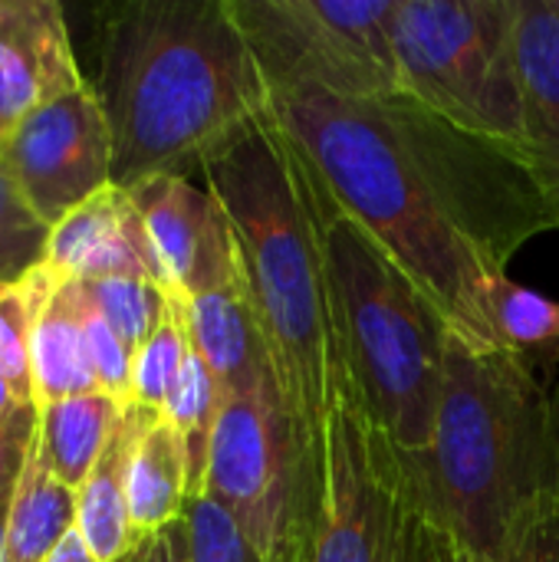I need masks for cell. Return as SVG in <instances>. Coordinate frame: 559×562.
Instances as JSON below:
<instances>
[{"label": "cell", "instance_id": "11", "mask_svg": "<svg viewBox=\"0 0 559 562\" xmlns=\"http://www.w3.org/2000/svg\"><path fill=\"white\" fill-rule=\"evenodd\" d=\"M148 227L168 290L198 296L241 280V257L221 201L181 175H158L128 191Z\"/></svg>", "mask_w": 559, "mask_h": 562}, {"label": "cell", "instance_id": "4", "mask_svg": "<svg viewBox=\"0 0 559 562\" xmlns=\"http://www.w3.org/2000/svg\"><path fill=\"white\" fill-rule=\"evenodd\" d=\"M201 175L231 221L244 293L283 402L323 441L343 369L306 168L273 119L208 161Z\"/></svg>", "mask_w": 559, "mask_h": 562}, {"label": "cell", "instance_id": "8", "mask_svg": "<svg viewBox=\"0 0 559 562\" xmlns=\"http://www.w3.org/2000/svg\"><path fill=\"white\" fill-rule=\"evenodd\" d=\"M227 3L270 92L323 89L343 99H385L399 92L395 0Z\"/></svg>", "mask_w": 559, "mask_h": 562}, {"label": "cell", "instance_id": "34", "mask_svg": "<svg viewBox=\"0 0 559 562\" xmlns=\"http://www.w3.org/2000/svg\"><path fill=\"white\" fill-rule=\"evenodd\" d=\"M428 562H451V550L435 537V543H432V560Z\"/></svg>", "mask_w": 559, "mask_h": 562}, {"label": "cell", "instance_id": "22", "mask_svg": "<svg viewBox=\"0 0 559 562\" xmlns=\"http://www.w3.org/2000/svg\"><path fill=\"white\" fill-rule=\"evenodd\" d=\"M63 280L43 263L20 283L0 286V372L7 375L20 405H33V369H30V346L33 326L56 293Z\"/></svg>", "mask_w": 559, "mask_h": 562}, {"label": "cell", "instance_id": "9", "mask_svg": "<svg viewBox=\"0 0 559 562\" xmlns=\"http://www.w3.org/2000/svg\"><path fill=\"white\" fill-rule=\"evenodd\" d=\"M323 517L310 562H428L435 533L415 507L405 468L346 382L323 428Z\"/></svg>", "mask_w": 559, "mask_h": 562}, {"label": "cell", "instance_id": "17", "mask_svg": "<svg viewBox=\"0 0 559 562\" xmlns=\"http://www.w3.org/2000/svg\"><path fill=\"white\" fill-rule=\"evenodd\" d=\"M125 408L105 392L76 395L36 408V451L46 471L79 491L112 441Z\"/></svg>", "mask_w": 559, "mask_h": 562}, {"label": "cell", "instance_id": "31", "mask_svg": "<svg viewBox=\"0 0 559 562\" xmlns=\"http://www.w3.org/2000/svg\"><path fill=\"white\" fill-rule=\"evenodd\" d=\"M451 562H455V557H451ZM507 562H559V517L544 524L540 530H534L524 540V547Z\"/></svg>", "mask_w": 559, "mask_h": 562}, {"label": "cell", "instance_id": "26", "mask_svg": "<svg viewBox=\"0 0 559 562\" xmlns=\"http://www.w3.org/2000/svg\"><path fill=\"white\" fill-rule=\"evenodd\" d=\"M53 227L36 217L7 168L0 165V286L20 283L46 263Z\"/></svg>", "mask_w": 559, "mask_h": 562}, {"label": "cell", "instance_id": "35", "mask_svg": "<svg viewBox=\"0 0 559 562\" xmlns=\"http://www.w3.org/2000/svg\"><path fill=\"white\" fill-rule=\"evenodd\" d=\"M3 461H7V425H0V474H3Z\"/></svg>", "mask_w": 559, "mask_h": 562}, {"label": "cell", "instance_id": "10", "mask_svg": "<svg viewBox=\"0 0 559 562\" xmlns=\"http://www.w3.org/2000/svg\"><path fill=\"white\" fill-rule=\"evenodd\" d=\"M0 165L36 217L56 227L112 184V128L99 92L79 86L30 112L0 142Z\"/></svg>", "mask_w": 559, "mask_h": 562}, {"label": "cell", "instance_id": "3", "mask_svg": "<svg viewBox=\"0 0 559 562\" xmlns=\"http://www.w3.org/2000/svg\"><path fill=\"white\" fill-rule=\"evenodd\" d=\"M112 184L204 171L273 122V92L227 0H135L102 23Z\"/></svg>", "mask_w": 559, "mask_h": 562}, {"label": "cell", "instance_id": "29", "mask_svg": "<svg viewBox=\"0 0 559 562\" xmlns=\"http://www.w3.org/2000/svg\"><path fill=\"white\" fill-rule=\"evenodd\" d=\"M33 428H36V408H20L7 422V461H3V474H0V562H3V553H7L10 510H13V501H16L20 471H23V458H26V445L33 438Z\"/></svg>", "mask_w": 559, "mask_h": 562}, {"label": "cell", "instance_id": "25", "mask_svg": "<svg viewBox=\"0 0 559 562\" xmlns=\"http://www.w3.org/2000/svg\"><path fill=\"white\" fill-rule=\"evenodd\" d=\"M89 303L105 316V323L122 336V342L138 352L168 310V290L152 280L112 277V280H76Z\"/></svg>", "mask_w": 559, "mask_h": 562}, {"label": "cell", "instance_id": "15", "mask_svg": "<svg viewBox=\"0 0 559 562\" xmlns=\"http://www.w3.org/2000/svg\"><path fill=\"white\" fill-rule=\"evenodd\" d=\"M135 408V438L125 468V497L135 537L145 543L185 520L191 504L188 454L181 435L161 412Z\"/></svg>", "mask_w": 559, "mask_h": 562}, {"label": "cell", "instance_id": "18", "mask_svg": "<svg viewBox=\"0 0 559 562\" xmlns=\"http://www.w3.org/2000/svg\"><path fill=\"white\" fill-rule=\"evenodd\" d=\"M135 438V408L128 405L112 441L105 445L99 464L92 468L89 481L79 487V510L76 530L89 543L99 562H132L142 543L132 530L128 497H125V468Z\"/></svg>", "mask_w": 559, "mask_h": 562}, {"label": "cell", "instance_id": "1", "mask_svg": "<svg viewBox=\"0 0 559 562\" xmlns=\"http://www.w3.org/2000/svg\"><path fill=\"white\" fill-rule=\"evenodd\" d=\"M273 119L329 194L418 286L448 333L501 349L488 286L557 221L530 158L471 135L405 92H273Z\"/></svg>", "mask_w": 559, "mask_h": 562}, {"label": "cell", "instance_id": "24", "mask_svg": "<svg viewBox=\"0 0 559 562\" xmlns=\"http://www.w3.org/2000/svg\"><path fill=\"white\" fill-rule=\"evenodd\" d=\"M188 352L191 333L185 316V296L168 293V310L161 323L132 359V405L165 415V405L181 379Z\"/></svg>", "mask_w": 559, "mask_h": 562}, {"label": "cell", "instance_id": "6", "mask_svg": "<svg viewBox=\"0 0 559 562\" xmlns=\"http://www.w3.org/2000/svg\"><path fill=\"white\" fill-rule=\"evenodd\" d=\"M323 487V441L297 422L277 375L224 395L201 497L231 514L257 560L310 562Z\"/></svg>", "mask_w": 559, "mask_h": 562}, {"label": "cell", "instance_id": "27", "mask_svg": "<svg viewBox=\"0 0 559 562\" xmlns=\"http://www.w3.org/2000/svg\"><path fill=\"white\" fill-rule=\"evenodd\" d=\"M72 290H76L79 323H82V336H86V349H89V362H92L99 392H105L122 408H128L132 405V359H135V352L105 323V316L89 303V296L82 293V286L76 280H72Z\"/></svg>", "mask_w": 559, "mask_h": 562}, {"label": "cell", "instance_id": "36", "mask_svg": "<svg viewBox=\"0 0 559 562\" xmlns=\"http://www.w3.org/2000/svg\"><path fill=\"white\" fill-rule=\"evenodd\" d=\"M132 562H145V547H142V550L135 553V560H132Z\"/></svg>", "mask_w": 559, "mask_h": 562}, {"label": "cell", "instance_id": "14", "mask_svg": "<svg viewBox=\"0 0 559 562\" xmlns=\"http://www.w3.org/2000/svg\"><path fill=\"white\" fill-rule=\"evenodd\" d=\"M517 66L530 168L559 231V16L550 0H521Z\"/></svg>", "mask_w": 559, "mask_h": 562}, {"label": "cell", "instance_id": "32", "mask_svg": "<svg viewBox=\"0 0 559 562\" xmlns=\"http://www.w3.org/2000/svg\"><path fill=\"white\" fill-rule=\"evenodd\" d=\"M46 562H99V560H96V553L89 550V543L82 540V533L72 527V530L56 543V550L46 557Z\"/></svg>", "mask_w": 559, "mask_h": 562}, {"label": "cell", "instance_id": "16", "mask_svg": "<svg viewBox=\"0 0 559 562\" xmlns=\"http://www.w3.org/2000/svg\"><path fill=\"white\" fill-rule=\"evenodd\" d=\"M185 316L191 346L201 352L224 395L244 392L264 375H273L270 352L244 293V277L237 283L188 296Z\"/></svg>", "mask_w": 559, "mask_h": 562}, {"label": "cell", "instance_id": "28", "mask_svg": "<svg viewBox=\"0 0 559 562\" xmlns=\"http://www.w3.org/2000/svg\"><path fill=\"white\" fill-rule=\"evenodd\" d=\"M188 540H191V562H260L237 524L224 507L208 497L188 504Z\"/></svg>", "mask_w": 559, "mask_h": 562}, {"label": "cell", "instance_id": "2", "mask_svg": "<svg viewBox=\"0 0 559 562\" xmlns=\"http://www.w3.org/2000/svg\"><path fill=\"white\" fill-rule=\"evenodd\" d=\"M399 458L418 514L455 562H507L559 517V382L507 349L448 333L435 435Z\"/></svg>", "mask_w": 559, "mask_h": 562}, {"label": "cell", "instance_id": "21", "mask_svg": "<svg viewBox=\"0 0 559 562\" xmlns=\"http://www.w3.org/2000/svg\"><path fill=\"white\" fill-rule=\"evenodd\" d=\"M491 323L501 349L521 356L527 366L554 375L559 366V303L511 280L494 277L488 286Z\"/></svg>", "mask_w": 559, "mask_h": 562}, {"label": "cell", "instance_id": "7", "mask_svg": "<svg viewBox=\"0 0 559 562\" xmlns=\"http://www.w3.org/2000/svg\"><path fill=\"white\" fill-rule=\"evenodd\" d=\"M521 0H395L399 92L530 158L517 66Z\"/></svg>", "mask_w": 559, "mask_h": 562}, {"label": "cell", "instance_id": "33", "mask_svg": "<svg viewBox=\"0 0 559 562\" xmlns=\"http://www.w3.org/2000/svg\"><path fill=\"white\" fill-rule=\"evenodd\" d=\"M20 408H26V405H20V402H16V395H13V389H10L7 375L0 372V425H7Z\"/></svg>", "mask_w": 559, "mask_h": 562}, {"label": "cell", "instance_id": "23", "mask_svg": "<svg viewBox=\"0 0 559 562\" xmlns=\"http://www.w3.org/2000/svg\"><path fill=\"white\" fill-rule=\"evenodd\" d=\"M224 392L217 385V379L211 375L208 362L201 359V352L191 346L181 379L165 405V418L175 425V431L181 435L185 454H188V481H191V501H198L204 494V471H208V448H211V435H214V422L221 412Z\"/></svg>", "mask_w": 559, "mask_h": 562}, {"label": "cell", "instance_id": "13", "mask_svg": "<svg viewBox=\"0 0 559 562\" xmlns=\"http://www.w3.org/2000/svg\"><path fill=\"white\" fill-rule=\"evenodd\" d=\"M46 267L63 283L132 277V280H152L161 290H168L142 211L135 198L119 184L96 191L89 201H82L53 227Z\"/></svg>", "mask_w": 559, "mask_h": 562}, {"label": "cell", "instance_id": "37", "mask_svg": "<svg viewBox=\"0 0 559 562\" xmlns=\"http://www.w3.org/2000/svg\"><path fill=\"white\" fill-rule=\"evenodd\" d=\"M554 3V10H557V16H559V0H550Z\"/></svg>", "mask_w": 559, "mask_h": 562}, {"label": "cell", "instance_id": "19", "mask_svg": "<svg viewBox=\"0 0 559 562\" xmlns=\"http://www.w3.org/2000/svg\"><path fill=\"white\" fill-rule=\"evenodd\" d=\"M30 369H33V405L43 408L49 402L92 395L99 392L72 280L59 283L49 303L43 306L36 326H33V346H30Z\"/></svg>", "mask_w": 559, "mask_h": 562}, {"label": "cell", "instance_id": "12", "mask_svg": "<svg viewBox=\"0 0 559 562\" xmlns=\"http://www.w3.org/2000/svg\"><path fill=\"white\" fill-rule=\"evenodd\" d=\"M86 86L56 0H0V142L36 109Z\"/></svg>", "mask_w": 559, "mask_h": 562}, {"label": "cell", "instance_id": "5", "mask_svg": "<svg viewBox=\"0 0 559 562\" xmlns=\"http://www.w3.org/2000/svg\"><path fill=\"white\" fill-rule=\"evenodd\" d=\"M306 178L343 382L395 451L418 454L435 435L448 326L402 267L329 201L310 168Z\"/></svg>", "mask_w": 559, "mask_h": 562}, {"label": "cell", "instance_id": "20", "mask_svg": "<svg viewBox=\"0 0 559 562\" xmlns=\"http://www.w3.org/2000/svg\"><path fill=\"white\" fill-rule=\"evenodd\" d=\"M76 510H79V491L66 487L46 471L33 435L26 445L20 487L10 510L3 562H46L56 543L76 527Z\"/></svg>", "mask_w": 559, "mask_h": 562}, {"label": "cell", "instance_id": "30", "mask_svg": "<svg viewBox=\"0 0 559 562\" xmlns=\"http://www.w3.org/2000/svg\"><path fill=\"white\" fill-rule=\"evenodd\" d=\"M145 562H191V540H188V520L171 524L158 537L145 543Z\"/></svg>", "mask_w": 559, "mask_h": 562}]
</instances>
